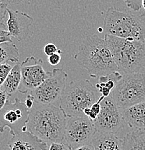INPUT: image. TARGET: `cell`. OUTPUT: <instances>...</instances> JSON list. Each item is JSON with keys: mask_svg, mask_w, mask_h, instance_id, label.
I'll return each instance as SVG.
<instances>
[{"mask_svg": "<svg viewBox=\"0 0 145 150\" xmlns=\"http://www.w3.org/2000/svg\"><path fill=\"white\" fill-rule=\"evenodd\" d=\"M67 117L60 106L35 102L26 126L28 131L47 143L63 142Z\"/></svg>", "mask_w": 145, "mask_h": 150, "instance_id": "6da1fadb", "label": "cell"}, {"mask_svg": "<svg viewBox=\"0 0 145 150\" xmlns=\"http://www.w3.org/2000/svg\"><path fill=\"white\" fill-rule=\"evenodd\" d=\"M74 59L78 64L88 71L92 78L118 71L117 66L106 42L104 38L96 35L85 37L74 55Z\"/></svg>", "mask_w": 145, "mask_h": 150, "instance_id": "7a4b0ae2", "label": "cell"}, {"mask_svg": "<svg viewBox=\"0 0 145 150\" xmlns=\"http://www.w3.org/2000/svg\"><path fill=\"white\" fill-rule=\"evenodd\" d=\"M104 40L121 74L145 73V42L106 34Z\"/></svg>", "mask_w": 145, "mask_h": 150, "instance_id": "3957f363", "label": "cell"}, {"mask_svg": "<svg viewBox=\"0 0 145 150\" xmlns=\"http://www.w3.org/2000/svg\"><path fill=\"white\" fill-rule=\"evenodd\" d=\"M106 34L130 40L145 42V21L141 15L114 7L107 9L104 21Z\"/></svg>", "mask_w": 145, "mask_h": 150, "instance_id": "277c9868", "label": "cell"}, {"mask_svg": "<svg viewBox=\"0 0 145 150\" xmlns=\"http://www.w3.org/2000/svg\"><path fill=\"white\" fill-rule=\"evenodd\" d=\"M101 94L88 79L70 82L64 90L59 106L67 116H85L83 110L99 100Z\"/></svg>", "mask_w": 145, "mask_h": 150, "instance_id": "5b68a950", "label": "cell"}, {"mask_svg": "<svg viewBox=\"0 0 145 150\" xmlns=\"http://www.w3.org/2000/svg\"><path fill=\"white\" fill-rule=\"evenodd\" d=\"M111 95L120 110L145 101V73L123 74Z\"/></svg>", "mask_w": 145, "mask_h": 150, "instance_id": "8992f818", "label": "cell"}, {"mask_svg": "<svg viewBox=\"0 0 145 150\" xmlns=\"http://www.w3.org/2000/svg\"><path fill=\"white\" fill-rule=\"evenodd\" d=\"M96 131L94 123L87 116H68L63 142L73 150L91 144Z\"/></svg>", "mask_w": 145, "mask_h": 150, "instance_id": "52a82bcc", "label": "cell"}, {"mask_svg": "<svg viewBox=\"0 0 145 150\" xmlns=\"http://www.w3.org/2000/svg\"><path fill=\"white\" fill-rule=\"evenodd\" d=\"M68 74L63 69L56 68L40 86L30 92L35 103L54 105L59 100L65 88Z\"/></svg>", "mask_w": 145, "mask_h": 150, "instance_id": "ba28073f", "label": "cell"}, {"mask_svg": "<svg viewBox=\"0 0 145 150\" xmlns=\"http://www.w3.org/2000/svg\"><path fill=\"white\" fill-rule=\"evenodd\" d=\"M28 115L29 110L20 99L15 98L14 102L8 100L0 110V133H4L6 128H8L12 137L27 131L26 123Z\"/></svg>", "mask_w": 145, "mask_h": 150, "instance_id": "9c48e42d", "label": "cell"}, {"mask_svg": "<svg viewBox=\"0 0 145 150\" xmlns=\"http://www.w3.org/2000/svg\"><path fill=\"white\" fill-rule=\"evenodd\" d=\"M93 123L99 132L116 134L124 128L125 122L121 110L111 95L101 101V110Z\"/></svg>", "mask_w": 145, "mask_h": 150, "instance_id": "30bf717a", "label": "cell"}, {"mask_svg": "<svg viewBox=\"0 0 145 150\" xmlns=\"http://www.w3.org/2000/svg\"><path fill=\"white\" fill-rule=\"evenodd\" d=\"M50 71H46L43 67V61L35 56H29L21 63L22 79L18 91L29 93L43 83Z\"/></svg>", "mask_w": 145, "mask_h": 150, "instance_id": "8fae6325", "label": "cell"}, {"mask_svg": "<svg viewBox=\"0 0 145 150\" xmlns=\"http://www.w3.org/2000/svg\"><path fill=\"white\" fill-rule=\"evenodd\" d=\"M7 13V27L12 38L18 41L25 38L29 33V28L33 23V18L27 13L9 8Z\"/></svg>", "mask_w": 145, "mask_h": 150, "instance_id": "7c38bea8", "label": "cell"}, {"mask_svg": "<svg viewBox=\"0 0 145 150\" xmlns=\"http://www.w3.org/2000/svg\"><path fill=\"white\" fill-rule=\"evenodd\" d=\"M8 150H48V146L47 142L25 131L12 136L8 143Z\"/></svg>", "mask_w": 145, "mask_h": 150, "instance_id": "4fadbf2b", "label": "cell"}, {"mask_svg": "<svg viewBox=\"0 0 145 150\" xmlns=\"http://www.w3.org/2000/svg\"><path fill=\"white\" fill-rule=\"evenodd\" d=\"M124 121L132 129H145V101L121 110Z\"/></svg>", "mask_w": 145, "mask_h": 150, "instance_id": "5bb4252c", "label": "cell"}, {"mask_svg": "<svg viewBox=\"0 0 145 150\" xmlns=\"http://www.w3.org/2000/svg\"><path fill=\"white\" fill-rule=\"evenodd\" d=\"M91 144L93 150H122V139L115 134L96 131Z\"/></svg>", "mask_w": 145, "mask_h": 150, "instance_id": "9a60e30c", "label": "cell"}, {"mask_svg": "<svg viewBox=\"0 0 145 150\" xmlns=\"http://www.w3.org/2000/svg\"><path fill=\"white\" fill-rule=\"evenodd\" d=\"M122 150H145V129H132L122 139Z\"/></svg>", "mask_w": 145, "mask_h": 150, "instance_id": "2e32d148", "label": "cell"}, {"mask_svg": "<svg viewBox=\"0 0 145 150\" xmlns=\"http://www.w3.org/2000/svg\"><path fill=\"white\" fill-rule=\"evenodd\" d=\"M122 76L123 74L118 71H114L105 76H99V82L95 87L98 89L101 95L106 98L111 95Z\"/></svg>", "mask_w": 145, "mask_h": 150, "instance_id": "e0dca14e", "label": "cell"}, {"mask_svg": "<svg viewBox=\"0 0 145 150\" xmlns=\"http://www.w3.org/2000/svg\"><path fill=\"white\" fill-rule=\"evenodd\" d=\"M21 64L18 62L12 67V70L9 72L1 88L4 90L10 97L11 95L15 94L17 90H18L20 82H21Z\"/></svg>", "mask_w": 145, "mask_h": 150, "instance_id": "ac0fdd59", "label": "cell"}, {"mask_svg": "<svg viewBox=\"0 0 145 150\" xmlns=\"http://www.w3.org/2000/svg\"><path fill=\"white\" fill-rule=\"evenodd\" d=\"M19 50L13 42L0 44V64L8 62H19Z\"/></svg>", "mask_w": 145, "mask_h": 150, "instance_id": "d6986e66", "label": "cell"}, {"mask_svg": "<svg viewBox=\"0 0 145 150\" xmlns=\"http://www.w3.org/2000/svg\"><path fill=\"white\" fill-rule=\"evenodd\" d=\"M18 63V62H17ZM16 63L12 62H6V63L0 64V88L1 87L2 84H4V81L7 79V76L12 70V67Z\"/></svg>", "mask_w": 145, "mask_h": 150, "instance_id": "ffe728a7", "label": "cell"}, {"mask_svg": "<svg viewBox=\"0 0 145 150\" xmlns=\"http://www.w3.org/2000/svg\"><path fill=\"white\" fill-rule=\"evenodd\" d=\"M12 41V38L7 30V25H4L1 22L0 23V44Z\"/></svg>", "mask_w": 145, "mask_h": 150, "instance_id": "44dd1931", "label": "cell"}, {"mask_svg": "<svg viewBox=\"0 0 145 150\" xmlns=\"http://www.w3.org/2000/svg\"><path fill=\"white\" fill-rule=\"evenodd\" d=\"M63 54V51L61 50H59L57 52L55 53L52 55L48 56V62L51 66H56L58 64L61 62V54Z\"/></svg>", "mask_w": 145, "mask_h": 150, "instance_id": "7402d4cb", "label": "cell"}, {"mask_svg": "<svg viewBox=\"0 0 145 150\" xmlns=\"http://www.w3.org/2000/svg\"><path fill=\"white\" fill-rule=\"evenodd\" d=\"M129 8L135 12H139L141 9L142 0H124Z\"/></svg>", "mask_w": 145, "mask_h": 150, "instance_id": "603a6c76", "label": "cell"}, {"mask_svg": "<svg viewBox=\"0 0 145 150\" xmlns=\"http://www.w3.org/2000/svg\"><path fill=\"white\" fill-rule=\"evenodd\" d=\"M48 150H72L64 142H53L50 143Z\"/></svg>", "mask_w": 145, "mask_h": 150, "instance_id": "cb8c5ba5", "label": "cell"}, {"mask_svg": "<svg viewBox=\"0 0 145 150\" xmlns=\"http://www.w3.org/2000/svg\"><path fill=\"white\" fill-rule=\"evenodd\" d=\"M58 51L59 49H57V46L53 43H48L43 47V53L48 56L52 55V54L57 52Z\"/></svg>", "mask_w": 145, "mask_h": 150, "instance_id": "d4e9b609", "label": "cell"}, {"mask_svg": "<svg viewBox=\"0 0 145 150\" xmlns=\"http://www.w3.org/2000/svg\"><path fill=\"white\" fill-rule=\"evenodd\" d=\"M9 98V96L8 94L6 93L4 90L0 88V110L3 108V107L5 105Z\"/></svg>", "mask_w": 145, "mask_h": 150, "instance_id": "484cf974", "label": "cell"}, {"mask_svg": "<svg viewBox=\"0 0 145 150\" xmlns=\"http://www.w3.org/2000/svg\"><path fill=\"white\" fill-rule=\"evenodd\" d=\"M8 5L9 4H6V3L0 2V23H1L5 18L6 15L7 13Z\"/></svg>", "mask_w": 145, "mask_h": 150, "instance_id": "4316f807", "label": "cell"}, {"mask_svg": "<svg viewBox=\"0 0 145 150\" xmlns=\"http://www.w3.org/2000/svg\"><path fill=\"white\" fill-rule=\"evenodd\" d=\"M35 98H34V97L32 96V94L27 93V98H26L25 101L24 103L28 110H30V109L33 107L34 104H35Z\"/></svg>", "mask_w": 145, "mask_h": 150, "instance_id": "83f0119b", "label": "cell"}, {"mask_svg": "<svg viewBox=\"0 0 145 150\" xmlns=\"http://www.w3.org/2000/svg\"><path fill=\"white\" fill-rule=\"evenodd\" d=\"M73 150H93V147L91 144H85L78 146Z\"/></svg>", "mask_w": 145, "mask_h": 150, "instance_id": "f1b7e54d", "label": "cell"}, {"mask_svg": "<svg viewBox=\"0 0 145 150\" xmlns=\"http://www.w3.org/2000/svg\"><path fill=\"white\" fill-rule=\"evenodd\" d=\"M24 0H0V2L6 3V4H19Z\"/></svg>", "mask_w": 145, "mask_h": 150, "instance_id": "f546056e", "label": "cell"}, {"mask_svg": "<svg viewBox=\"0 0 145 150\" xmlns=\"http://www.w3.org/2000/svg\"><path fill=\"white\" fill-rule=\"evenodd\" d=\"M141 8H143L145 10V0H142V2H141Z\"/></svg>", "mask_w": 145, "mask_h": 150, "instance_id": "4dcf8cb0", "label": "cell"}, {"mask_svg": "<svg viewBox=\"0 0 145 150\" xmlns=\"http://www.w3.org/2000/svg\"><path fill=\"white\" fill-rule=\"evenodd\" d=\"M141 15L142 18H145V13L144 14H141V15Z\"/></svg>", "mask_w": 145, "mask_h": 150, "instance_id": "1f68e13d", "label": "cell"}]
</instances>
